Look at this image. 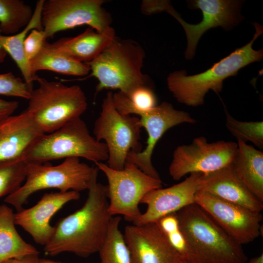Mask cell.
Listing matches in <instances>:
<instances>
[{"label": "cell", "mask_w": 263, "mask_h": 263, "mask_svg": "<svg viewBox=\"0 0 263 263\" xmlns=\"http://www.w3.org/2000/svg\"><path fill=\"white\" fill-rule=\"evenodd\" d=\"M19 106L15 101H7L0 98V120L13 114Z\"/></svg>", "instance_id": "1f68e13d"}, {"label": "cell", "mask_w": 263, "mask_h": 263, "mask_svg": "<svg viewBox=\"0 0 263 263\" xmlns=\"http://www.w3.org/2000/svg\"><path fill=\"white\" fill-rule=\"evenodd\" d=\"M95 164L108 180L110 214L123 215L126 220L134 223L142 214L139 207L142 199L150 191L161 188L162 181L146 174L131 163L126 162L121 170L112 169L101 162Z\"/></svg>", "instance_id": "9c48e42d"}, {"label": "cell", "mask_w": 263, "mask_h": 263, "mask_svg": "<svg viewBox=\"0 0 263 263\" xmlns=\"http://www.w3.org/2000/svg\"><path fill=\"white\" fill-rule=\"evenodd\" d=\"M247 263H263V253L252 258Z\"/></svg>", "instance_id": "836d02e7"}, {"label": "cell", "mask_w": 263, "mask_h": 263, "mask_svg": "<svg viewBox=\"0 0 263 263\" xmlns=\"http://www.w3.org/2000/svg\"><path fill=\"white\" fill-rule=\"evenodd\" d=\"M23 157L27 162L37 163L81 157L95 163L107 160L108 150L105 143L91 135L85 122L79 118L55 132L42 134Z\"/></svg>", "instance_id": "52a82bcc"}, {"label": "cell", "mask_w": 263, "mask_h": 263, "mask_svg": "<svg viewBox=\"0 0 263 263\" xmlns=\"http://www.w3.org/2000/svg\"><path fill=\"white\" fill-rule=\"evenodd\" d=\"M184 263H201L196 260H191L185 261Z\"/></svg>", "instance_id": "8d00e7d4"}, {"label": "cell", "mask_w": 263, "mask_h": 263, "mask_svg": "<svg viewBox=\"0 0 263 263\" xmlns=\"http://www.w3.org/2000/svg\"><path fill=\"white\" fill-rule=\"evenodd\" d=\"M237 141L232 167L248 189L263 202V152L240 140Z\"/></svg>", "instance_id": "44dd1931"}, {"label": "cell", "mask_w": 263, "mask_h": 263, "mask_svg": "<svg viewBox=\"0 0 263 263\" xmlns=\"http://www.w3.org/2000/svg\"><path fill=\"white\" fill-rule=\"evenodd\" d=\"M79 198V192L73 190L46 193L33 207L15 213V223L29 233L35 243L45 246L55 231L51 219L66 204Z\"/></svg>", "instance_id": "2e32d148"}, {"label": "cell", "mask_w": 263, "mask_h": 263, "mask_svg": "<svg viewBox=\"0 0 263 263\" xmlns=\"http://www.w3.org/2000/svg\"><path fill=\"white\" fill-rule=\"evenodd\" d=\"M157 222L171 245L183 259L184 261L193 260L175 213L164 216Z\"/></svg>", "instance_id": "f1b7e54d"}, {"label": "cell", "mask_w": 263, "mask_h": 263, "mask_svg": "<svg viewBox=\"0 0 263 263\" xmlns=\"http://www.w3.org/2000/svg\"><path fill=\"white\" fill-rule=\"evenodd\" d=\"M201 174L191 173L179 183L167 188L154 189L147 193L141 201V203L147 205L146 210L133 224L156 222L164 216L195 204Z\"/></svg>", "instance_id": "e0dca14e"}, {"label": "cell", "mask_w": 263, "mask_h": 263, "mask_svg": "<svg viewBox=\"0 0 263 263\" xmlns=\"http://www.w3.org/2000/svg\"><path fill=\"white\" fill-rule=\"evenodd\" d=\"M14 214L9 207L5 204L0 205V263L39 253L35 246L26 242L17 231Z\"/></svg>", "instance_id": "603a6c76"}, {"label": "cell", "mask_w": 263, "mask_h": 263, "mask_svg": "<svg viewBox=\"0 0 263 263\" xmlns=\"http://www.w3.org/2000/svg\"><path fill=\"white\" fill-rule=\"evenodd\" d=\"M132 114L140 116L142 127L146 129L148 137L147 146L143 150L129 153L126 162L133 164L146 174L160 179L151 161L157 143L170 128L183 123L194 124L197 121L188 113L175 109L172 105L168 102H163L148 111H132L130 113Z\"/></svg>", "instance_id": "5bb4252c"}, {"label": "cell", "mask_w": 263, "mask_h": 263, "mask_svg": "<svg viewBox=\"0 0 263 263\" xmlns=\"http://www.w3.org/2000/svg\"><path fill=\"white\" fill-rule=\"evenodd\" d=\"M113 93H107L103 100L101 111L93 130L97 141H105L108 150V166L122 169L129 153L142 151L140 118L120 113L115 108Z\"/></svg>", "instance_id": "ba28073f"}, {"label": "cell", "mask_w": 263, "mask_h": 263, "mask_svg": "<svg viewBox=\"0 0 263 263\" xmlns=\"http://www.w3.org/2000/svg\"><path fill=\"white\" fill-rule=\"evenodd\" d=\"M188 3L191 8L202 11V19L197 24L184 21L167 0L162 5V11L171 15L183 27L187 39L185 56L186 59H191L194 56L198 41L205 32L219 26L225 30L231 29L239 24L243 17L240 13L242 2L239 0H195Z\"/></svg>", "instance_id": "7c38bea8"}, {"label": "cell", "mask_w": 263, "mask_h": 263, "mask_svg": "<svg viewBox=\"0 0 263 263\" xmlns=\"http://www.w3.org/2000/svg\"><path fill=\"white\" fill-rule=\"evenodd\" d=\"M98 169L81 162L76 157L67 158L60 164L27 162L25 182L4 201L12 206L17 212L22 210L29 197L35 192L47 188L60 192L88 190L97 178Z\"/></svg>", "instance_id": "5b68a950"}, {"label": "cell", "mask_w": 263, "mask_h": 263, "mask_svg": "<svg viewBox=\"0 0 263 263\" xmlns=\"http://www.w3.org/2000/svg\"><path fill=\"white\" fill-rule=\"evenodd\" d=\"M34 11L20 0H0V33L15 35L24 28L32 19Z\"/></svg>", "instance_id": "484cf974"}, {"label": "cell", "mask_w": 263, "mask_h": 263, "mask_svg": "<svg viewBox=\"0 0 263 263\" xmlns=\"http://www.w3.org/2000/svg\"><path fill=\"white\" fill-rule=\"evenodd\" d=\"M26 164L23 157L0 162V198L13 193L23 184Z\"/></svg>", "instance_id": "4316f807"}, {"label": "cell", "mask_w": 263, "mask_h": 263, "mask_svg": "<svg viewBox=\"0 0 263 263\" xmlns=\"http://www.w3.org/2000/svg\"><path fill=\"white\" fill-rule=\"evenodd\" d=\"M45 0H39L36 3L31 19L27 25L20 32L6 36L0 33V46L8 54L19 69L24 81L29 88L33 90V83L37 77L31 73L29 61L26 58L24 51V41L29 31L33 29L42 30L41 11Z\"/></svg>", "instance_id": "7402d4cb"}, {"label": "cell", "mask_w": 263, "mask_h": 263, "mask_svg": "<svg viewBox=\"0 0 263 263\" xmlns=\"http://www.w3.org/2000/svg\"><path fill=\"white\" fill-rule=\"evenodd\" d=\"M124 237L132 263H184L157 222L128 225Z\"/></svg>", "instance_id": "9a60e30c"}, {"label": "cell", "mask_w": 263, "mask_h": 263, "mask_svg": "<svg viewBox=\"0 0 263 263\" xmlns=\"http://www.w3.org/2000/svg\"><path fill=\"white\" fill-rule=\"evenodd\" d=\"M121 218L112 216L99 253L100 263H132L124 235L119 229Z\"/></svg>", "instance_id": "d4e9b609"}, {"label": "cell", "mask_w": 263, "mask_h": 263, "mask_svg": "<svg viewBox=\"0 0 263 263\" xmlns=\"http://www.w3.org/2000/svg\"><path fill=\"white\" fill-rule=\"evenodd\" d=\"M195 203L241 245L254 241L261 235L263 219L261 212L200 190L196 194Z\"/></svg>", "instance_id": "4fadbf2b"}, {"label": "cell", "mask_w": 263, "mask_h": 263, "mask_svg": "<svg viewBox=\"0 0 263 263\" xmlns=\"http://www.w3.org/2000/svg\"><path fill=\"white\" fill-rule=\"evenodd\" d=\"M115 37L112 27L104 33H98L89 27L76 36L62 38L49 44L73 59L87 63L97 57Z\"/></svg>", "instance_id": "ffe728a7"}, {"label": "cell", "mask_w": 263, "mask_h": 263, "mask_svg": "<svg viewBox=\"0 0 263 263\" xmlns=\"http://www.w3.org/2000/svg\"><path fill=\"white\" fill-rule=\"evenodd\" d=\"M36 81L38 86L31 92L26 110L43 133L81 118L86 111L87 98L79 86H68L38 76Z\"/></svg>", "instance_id": "8992f818"}, {"label": "cell", "mask_w": 263, "mask_h": 263, "mask_svg": "<svg viewBox=\"0 0 263 263\" xmlns=\"http://www.w3.org/2000/svg\"><path fill=\"white\" fill-rule=\"evenodd\" d=\"M225 125L231 134L244 143L250 142L263 148V122L241 121L233 117L225 110Z\"/></svg>", "instance_id": "83f0119b"}, {"label": "cell", "mask_w": 263, "mask_h": 263, "mask_svg": "<svg viewBox=\"0 0 263 263\" xmlns=\"http://www.w3.org/2000/svg\"><path fill=\"white\" fill-rule=\"evenodd\" d=\"M145 53L142 47L131 39L115 38L95 58L85 63L90 76L98 81L95 94L104 89H117L128 97L136 88L148 85L143 74Z\"/></svg>", "instance_id": "277c9868"}, {"label": "cell", "mask_w": 263, "mask_h": 263, "mask_svg": "<svg viewBox=\"0 0 263 263\" xmlns=\"http://www.w3.org/2000/svg\"><path fill=\"white\" fill-rule=\"evenodd\" d=\"M46 38L43 30H32L24 41V51L28 61L34 58L41 50Z\"/></svg>", "instance_id": "4dcf8cb0"}, {"label": "cell", "mask_w": 263, "mask_h": 263, "mask_svg": "<svg viewBox=\"0 0 263 263\" xmlns=\"http://www.w3.org/2000/svg\"><path fill=\"white\" fill-rule=\"evenodd\" d=\"M193 260L201 263H245L242 245L196 204L174 213Z\"/></svg>", "instance_id": "3957f363"}, {"label": "cell", "mask_w": 263, "mask_h": 263, "mask_svg": "<svg viewBox=\"0 0 263 263\" xmlns=\"http://www.w3.org/2000/svg\"><path fill=\"white\" fill-rule=\"evenodd\" d=\"M38 255H29L20 258L13 259L2 263H40Z\"/></svg>", "instance_id": "d6a6232c"}, {"label": "cell", "mask_w": 263, "mask_h": 263, "mask_svg": "<svg viewBox=\"0 0 263 263\" xmlns=\"http://www.w3.org/2000/svg\"><path fill=\"white\" fill-rule=\"evenodd\" d=\"M40 263H66L47 259H40Z\"/></svg>", "instance_id": "d590c367"}, {"label": "cell", "mask_w": 263, "mask_h": 263, "mask_svg": "<svg viewBox=\"0 0 263 263\" xmlns=\"http://www.w3.org/2000/svg\"><path fill=\"white\" fill-rule=\"evenodd\" d=\"M29 65L34 76L40 70L74 76H84L90 71L86 63L77 61L54 49L46 40L39 53L29 61Z\"/></svg>", "instance_id": "cb8c5ba5"}, {"label": "cell", "mask_w": 263, "mask_h": 263, "mask_svg": "<svg viewBox=\"0 0 263 263\" xmlns=\"http://www.w3.org/2000/svg\"><path fill=\"white\" fill-rule=\"evenodd\" d=\"M237 143L218 141L209 143L206 138H194L189 145L178 146L174 150L169 171L174 180L188 173L206 174L230 164L235 154Z\"/></svg>", "instance_id": "8fae6325"}, {"label": "cell", "mask_w": 263, "mask_h": 263, "mask_svg": "<svg viewBox=\"0 0 263 263\" xmlns=\"http://www.w3.org/2000/svg\"><path fill=\"white\" fill-rule=\"evenodd\" d=\"M83 206L60 220L44 254L54 256L64 252L86 258L98 252L103 244L112 216L108 210L107 186L95 179Z\"/></svg>", "instance_id": "6da1fadb"}, {"label": "cell", "mask_w": 263, "mask_h": 263, "mask_svg": "<svg viewBox=\"0 0 263 263\" xmlns=\"http://www.w3.org/2000/svg\"><path fill=\"white\" fill-rule=\"evenodd\" d=\"M198 189L253 211L261 212L263 209V202L239 179L231 163L215 171L202 174Z\"/></svg>", "instance_id": "ac0fdd59"}, {"label": "cell", "mask_w": 263, "mask_h": 263, "mask_svg": "<svg viewBox=\"0 0 263 263\" xmlns=\"http://www.w3.org/2000/svg\"><path fill=\"white\" fill-rule=\"evenodd\" d=\"M7 54L5 50L0 46V63H2L4 61Z\"/></svg>", "instance_id": "e575fe53"}, {"label": "cell", "mask_w": 263, "mask_h": 263, "mask_svg": "<svg viewBox=\"0 0 263 263\" xmlns=\"http://www.w3.org/2000/svg\"><path fill=\"white\" fill-rule=\"evenodd\" d=\"M44 134L25 110L0 120V162L22 157Z\"/></svg>", "instance_id": "d6986e66"}, {"label": "cell", "mask_w": 263, "mask_h": 263, "mask_svg": "<svg viewBox=\"0 0 263 263\" xmlns=\"http://www.w3.org/2000/svg\"><path fill=\"white\" fill-rule=\"evenodd\" d=\"M104 0H44L41 23L46 38L62 31L87 25L98 33L112 27V18L102 5Z\"/></svg>", "instance_id": "30bf717a"}, {"label": "cell", "mask_w": 263, "mask_h": 263, "mask_svg": "<svg viewBox=\"0 0 263 263\" xmlns=\"http://www.w3.org/2000/svg\"><path fill=\"white\" fill-rule=\"evenodd\" d=\"M253 24L256 32L252 40L213 64L206 71L187 75L185 70H181L169 75L167 80L168 88L178 102L192 107L203 105L206 94L210 90L219 94L225 79L236 75L242 68L262 59L263 49L255 50L252 45L262 34L263 26L257 23Z\"/></svg>", "instance_id": "7a4b0ae2"}, {"label": "cell", "mask_w": 263, "mask_h": 263, "mask_svg": "<svg viewBox=\"0 0 263 263\" xmlns=\"http://www.w3.org/2000/svg\"><path fill=\"white\" fill-rule=\"evenodd\" d=\"M32 91L25 81L12 73L0 74V95L28 100Z\"/></svg>", "instance_id": "f546056e"}]
</instances>
